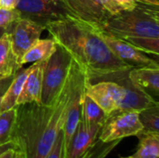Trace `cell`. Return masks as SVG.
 <instances>
[{
	"label": "cell",
	"instance_id": "cell-1",
	"mask_svg": "<svg viewBox=\"0 0 159 158\" xmlns=\"http://www.w3.org/2000/svg\"><path fill=\"white\" fill-rule=\"evenodd\" d=\"M85 77L73 61L67 78L51 105L29 102L16 106L10 141L19 158H45L62 129L74 92Z\"/></svg>",
	"mask_w": 159,
	"mask_h": 158
},
{
	"label": "cell",
	"instance_id": "cell-2",
	"mask_svg": "<svg viewBox=\"0 0 159 158\" xmlns=\"http://www.w3.org/2000/svg\"><path fill=\"white\" fill-rule=\"evenodd\" d=\"M45 30L67 51L89 81L133 68L119 60L91 26L75 17L50 22Z\"/></svg>",
	"mask_w": 159,
	"mask_h": 158
},
{
	"label": "cell",
	"instance_id": "cell-3",
	"mask_svg": "<svg viewBox=\"0 0 159 158\" xmlns=\"http://www.w3.org/2000/svg\"><path fill=\"white\" fill-rule=\"evenodd\" d=\"M103 33L114 37H159L158 7L138 2L132 10H121L103 25Z\"/></svg>",
	"mask_w": 159,
	"mask_h": 158
},
{
	"label": "cell",
	"instance_id": "cell-4",
	"mask_svg": "<svg viewBox=\"0 0 159 158\" xmlns=\"http://www.w3.org/2000/svg\"><path fill=\"white\" fill-rule=\"evenodd\" d=\"M101 126L87 125L80 119L63 151V158H105L121 141L104 142L100 139Z\"/></svg>",
	"mask_w": 159,
	"mask_h": 158
},
{
	"label": "cell",
	"instance_id": "cell-5",
	"mask_svg": "<svg viewBox=\"0 0 159 158\" xmlns=\"http://www.w3.org/2000/svg\"><path fill=\"white\" fill-rule=\"evenodd\" d=\"M73 59L65 49L57 45L56 50L47 60L42 79L40 103L51 105L59 95L69 73Z\"/></svg>",
	"mask_w": 159,
	"mask_h": 158
},
{
	"label": "cell",
	"instance_id": "cell-6",
	"mask_svg": "<svg viewBox=\"0 0 159 158\" xmlns=\"http://www.w3.org/2000/svg\"><path fill=\"white\" fill-rule=\"evenodd\" d=\"M70 14L95 29H102L105 22L122 8L114 0H61Z\"/></svg>",
	"mask_w": 159,
	"mask_h": 158
},
{
	"label": "cell",
	"instance_id": "cell-7",
	"mask_svg": "<svg viewBox=\"0 0 159 158\" xmlns=\"http://www.w3.org/2000/svg\"><path fill=\"white\" fill-rule=\"evenodd\" d=\"M16 9L20 18L29 19L45 29L50 22L72 16L61 0H20Z\"/></svg>",
	"mask_w": 159,
	"mask_h": 158
},
{
	"label": "cell",
	"instance_id": "cell-8",
	"mask_svg": "<svg viewBox=\"0 0 159 158\" xmlns=\"http://www.w3.org/2000/svg\"><path fill=\"white\" fill-rule=\"evenodd\" d=\"M143 128L137 112L115 111L107 115L102 127L100 139L104 142L122 141L130 136H138Z\"/></svg>",
	"mask_w": 159,
	"mask_h": 158
},
{
	"label": "cell",
	"instance_id": "cell-9",
	"mask_svg": "<svg viewBox=\"0 0 159 158\" xmlns=\"http://www.w3.org/2000/svg\"><path fill=\"white\" fill-rule=\"evenodd\" d=\"M45 27L25 18H19L6 28L12 52L20 65L24 53L40 38Z\"/></svg>",
	"mask_w": 159,
	"mask_h": 158
},
{
	"label": "cell",
	"instance_id": "cell-10",
	"mask_svg": "<svg viewBox=\"0 0 159 158\" xmlns=\"http://www.w3.org/2000/svg\"><path fill=\"white\" fill-rule=\"evenodd\" d=\"M84 92L108 115L116 111L118 104L125 95V87L111 80H104L92 84L87 78L84 86Z\"/></svg>",
	"mask_w": 159,
	"mask_h": 158
},
{
	"label": "cell",
	"instance_id": "cell-11",
	"mask_svg": "<svg viewBox=\"0 0 159 158\" xmlns=\"http://www.w3.org/2000/svg\"><path fill=\"white\" fill-rule=\"evenodd\" d=\"M128 74L129 72L125 71L117 74H113L107 76L111 78V81H114L125 87V95L120 103L118 104L116 111L140 113L141 111L150 106L157 104L158 102L156 99H154L152 96H150L149 94H147L146 92L132 84V82L129 78Z\"/></svg>",
	"mask_w": 159,
	"mask_h": 158
},
{
	"label": "cell",
	"instance_id": "cell-12",
	"mask_svg": "<svg viewBox=\"0 0 159 158\" xmlns=\"http://www.w3.org/2000/svg\"><path fill=\"white\" fill-rule=\"evenodd\" d=\"M93 29L102 37V39L108 47V48L122 61L131 65L133 68L134 67L159 68V64L157 61L147 57L143 52L138 50L125 40L107 34L100 29H95V28Z\"/></svg>",
	"mask_w": 159,
	"mask_h": 158
},
{
	"label": "cell",
	"instance_id": "cell-13",
	"mask_svg": "<svg viewBox=\"0 0 159 158\" xmlns=\"http://www.w3.org/2000/svg\"><path fill=\"white\" fill-rule=\"evenodd\" d=\"M46 61L47 60L33 63L32 69L24 82L21 92L17 100V105L29 102L40 103L43 71Z\"/></svg>",
	"mask_w": 159,
	"mask_h": 158
},
{
	"label": "cell",
	"instance_id": "cell-14",
	"mask_svg": "<svg viewBox=\"0 0 159 158\" xmlns=\"http://www.w3.org/2000/svg\"><path fill=\"white\" fill-rule=\"evenodd\" d=\"M87 77H85L75 88L73 98L70 102L65 121L62 127V142H63V151L69 144L75 129L80 121L81 115V101H82V94L84 91V86L86 83Z\"/></svg>",
	"mask_w": 159,
	"mask_h": 158
},
{
	"label": "cell",
	"instance_id": "cell-15",
	"mask_svg": "<svg viewBox=\"0 0 159 158\" xmlns=\"http://www.w3.org/2000/svg\"><path fill=\"white\" fill-rule=\"evenodd\" d=\"M129 78L134 86L154 99L159 95V68L134 67L129 71Z\"/></svg>",
	"mask_w": 159,
	"mask_h": 158
},
{
	"label": "cell",
	"instance_id": "cell-16",
	"mask_svg": "<svg viewBox=\"0 0 159 158\" xmlns=\"http://www.w3.org/2000/svg\"><path fill=\"white\" fill-rule=\"evenodd\" d=\"M57 43L51 39H38L22 56L20 65L29 63V62H36L48 60L52 53L56 50Z\"/></svg>",
	"mask_w": 159,
	"mask_h": 158
},
{
	"label": "cell",
	"instance_id": "cell-17",
	"mask_svg": "<svg viewBox=\"0 0 159 158\" xmlns=\"http://www.w3.org/2000/svg\"><path fill=\"white\" fill-rule=\"evenodd\" d=\"M31 69H32V65L26 69L20 68L16 73L12 83L8 87L7 92L5 93V95L2 99L1 105H0V112L7 111V110L16 107L17 100L21 92L22 87L24 85V82H25Z\"/></svg>",
	"mask_w": 159,
	"mask_h": 158
},
{
	"label": "cell",
	"instance_id": "cell-18",
	"mask_svg": "<svg viewBox=\"0 0 159 158\" xmlns=\"http://www.w3.org/2000/svg\"><path fill=\"white\" fill-rule=\"evenodd\" d=\"M106 118V113L90 97H89L83 91L80 119L84 121L87 125L102 127Z\"/></svg>",
	"mask_w": 159,
	"mask_h": 158
},
{
	"label": "cell",
	"instance_id": "cell-19",
	"mask_svg": "<svg viewBox=\"0 0 159 158\" xmlns=\"http://www.w3.org/2000/svg\"><path fill=\"white\" fill-rule=\"evenodd\" d=\"M20 68L12 52L9 37L5 32L0 38V75L14 74Z\"/></svg>",
	"mask_w": 159,
	"mask_h": 158
},
{
	"label": "cell",
	"instance_id": "cell-20",
	"mask_svg": "<svg viewBox=\"0 0 159 158\" xmlns=\"http://www.w3.org/2000/svg\"><path fill=\"white\" fill-rule=\"evenodd\" d=\"M139 143L135 158H158L159 157V133L142 131L138 136Z\"/></svg>",
	"mask_w": 159,
	"mask_h": 158
},
{
	"label": "cell",
	"instance_id": "cell-21",
	"mask_svg": "<svg viewBox=\"0 0 159 158\" xmlns=\"http://www.w3.org/2000/svg\"><path fill=\"white\" fill-rule=\"evenodd\" d=\"M139 118L143 131L159 133V103L141 111Z\"/></svg>",
	"mask_w": 159,
	"mask_h": 158
},
{
	"label": "cell",
	"instance_id": "cell-22",
	"mask_svg": "<svg viewBox=\"0 0 159 158\" xmlns=\"http://www.w3.org/2000/svg\"><path fill=\"white\" fill-rule=\"evenodd\" d=\"M16 118V107L0 112V146L10 142Z\"/></svg>",
	"mask_w": 159,
	"mask_h": 158
},
{
	"label": "cell",
	"instance_id": "cell-23",
	"mask_svg": "<svg viewBox=\"0 0 159 158\" xmlns=\"http://www.w3.org/2000/svg\"><path fill=\"white\" fill-rule=\"evenodd\" d=\"M125 40L138 50L148 54H159V37H127Z\"/></svg>",
	"mask_w": 159,
	"mask_h": 158
},
{
	"label": "cell",
	"instance_id": "cell-24",
	"mask_svg": "<svg viewBox=\"0 0 159 158\" xmlns=\"http://www.w3.org/2000/svg\"><path fill=\"white\" fill-rule=\"evenodd\" d=\"M20 17V13L17 9L0 8V28L6 29L10 23Z\"/></svg>",
	"mask_w": 159,
	"mask_h": 158
},
{
	"label": "cell",
	"instance_id": "cell-25",
	"mask_svg": "<svg viewBox=\"0 0 159 158\" xmlns=\"http://www.w3.org/2000/svg\"><path fill=\"white\" fill-rule=\"evenodd\" d=\"M45 158H63V142H62V131H61L52 145L51 149Z\"/></svg>",
	"mask_w": 159,
	"mask_h": 158
},
{
	"label": "cell",
	"instance_id": "cell-26",
	"mask_svg": "<svg viewBox=\"0 0 159 158\" xmlns=\"http://www.w3.org/2000/svg\"><path fill=\"white\" fill-rule=\"evenodd\" d=\"M15 74H16L11 75H0V105L5 93L7 92L8 87L10 86L15 77Z\"/></svg>",
	"mask_w": 159,
	"mask_h": 158
},
{
	"label": "cell",
	"instance_id": "cell-27",
	"mask_svg": "<svg viewBox=\"0 0 159 158\" xmlns=\"http://www.w3.org/2000/svg\"><path fill=\"white\" fill-rule=\"evenodd\" d=\"M121 8L122 10H132L137 5V0H114Z\"/></svg>",
	"mask_w": 159,
	"mask_h": 158
},
{
	"label": "cell",
	"instance_id": "cell-28",
	"mask_svg": "<svg viewBox=\"0 0 159 158\" xmlns=\"http://www.w3.org/2000/svg\"><path fill=\"white\" fill-rule=\"evenodd\" d=\"M20 0H0V8L16 9Z\"/></svg>",
	"mask_w": 159,
	"mask_h": 158
},
{
	"label": "cell",
	"instance_id": "cell-29",
	"mask_svg": "<svg viewBox=\"0 0 159 158\" xmlns=\"http://www.w3.org/2000/svg\"><path fill=\"white\" fill-rule=\"evenodd\" d=\"M0 158H19L18 152L16 148H10L0 155Z\"/></svg>",
	"mask_w": 159,
	"mask_h": 158
},
{
	"label": "cell",
	"instance_id": "cell-30",
	"mask_svg": "<svg viewBox=\"0 0 159 158\" xmlns=\"http://www.w3.org/2000/svg\"><path fill=\"white\" fill-rule=\"evenodd\" d=\"M14 147H15V145H14V143H13L11 141L8 142H7L6 144L1 145V146H0V155L3 154L4 152H6L7 150H8V149H10V148H14Z\"/></svg>",
	"mask_w": 159,
	"mask_h": 158
},
{
	"label": "cell",
	"instance_id": "cell-31",
	"mask_svg": "<svg viewBox=\"0 0 159 158\" xmlns=\"http://www.w3.org/2000/svg\"><path fill=\"white\" fill-rule=\"evenodd\" d=\"M137 1L140 2V3H143V4L159 7V0H137Z\"/></svg>",
	"mask_w": 159,
	"mask_h": 158
},
{
	"label": "cell",
	"instance_id": "cell-32",
	"mask_svg": "<svg viewBox=\"0 0 159 158\" xmlns=\"http://www.w3.org/2000/svg\"><path fill=\"white\" fill-rule=\"evenodd\" d=\"M5 32H6V29H4V28H0V38H1V36L5 34Z\"/></svg>",
	"mask_w": 159,
	"mask_h": 158
},
{
	"label": "cell",
	"instance_id": "cell-33",
	"mask_svg": "<svg viewBox=\"0 0 159 158\" xmlns=\"http://www.w3.org/2000/svg\"><path fill=\"white\" fill-rule=\"evenodd\" d=\"M119 158H135L133 156H127V157H119Z\"/></svg>",
	"mask_w": 159,
	"mask_h": 158
}]
</instances>
